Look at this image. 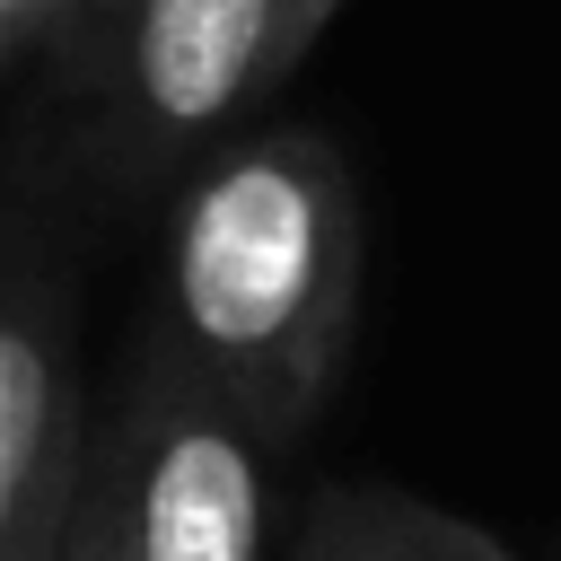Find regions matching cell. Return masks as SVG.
I'll return each instance as SVG.
<instances>
[{"label":"cell","instance_id":"5b68a950","mask_svg":"<svg viewBox=\"0 0 561 561\" xmlns=\"http://www.w3.org/2000/svg\"><path fill=\"white\" fill-rule=\"evenodd\" d=\"M272 561H517V552L465 508H438L403 482L333 473L272 526Z\"/></svg>","mask_w":561,"mask_h":561},{"label":"cell","instance_id":"8992f818","mask_svg":"<svg viewBox=\"0 0 561 561\" xmlns=\"http://www.w3.org/2000/svg\"><path fill=\"white\" fill-rule=\"evenodd\" d=\"M96 18H105V0H0V79L9 70H61V79H79Z\"/></svg>","mask_w":561,"mask_h":561},{"label":"cell","instance_id":"ba28073f","mask_svg":"<svg viewBox=\"0 0 561 561\" xmlns=\"http://www.w3.org/2000/svg\"><path fill=\"white\" fill-rule=\"evenodd\" d=\"M88 447V438H79ZM70 482H79V456H70V473H53L44 482V500L18 517V535L0 543V561H61V517H70Z\"/></svg>","mask_w":561,"mask_h":561},{"label":"cell","instance_id":"52a82bcc","mask_svg":"<svg viewBox=\"0 0 561 561\" xmlns=\"http://www.w3.org/2000/svg\"><path fill=\"white\" fill-rule=\"evenodd\" d=\"M96 403V394H88ZM61 561H123L114 552V508H105V473H96V430L79 447V482H70V517H61Z\"/></svg>","mask_w":561,"mask_h":561},{"label":"cell","instance_id":"277c9868","mask_svg":"<svg viewBox=\"0 0 561 561\" xmlns=\"http://www.w3.org/2000/svg\"><path fill=\"white\" fill-rule=\"evenodd\" d=\"M88 438V386H79V280L70 237L44 202L0 210V543L44 500L53 473H70Z\"/></svg>","mask_w":561,"mask_h":561},{"label":"cell","instance_id":"30bf717a","mask_svg":"<svg viewBox=\"0 0 561 561\" xmlns=\"http://www.w3.org/2000/svg\"><path fill=\"white\" fill-rule=\"evenodd\" d=\"M552 561H561V543H552Z\"/></svg>","mask_w":561,"mask_h":561},{"label":"cell","instance_id":"3957f363","mask_svg":"<svg viewBox=\"0 0 561 561\" xmlns=\"http://www.w3.org/2000/svg\"><path fill=\"white\" fill-rule=\"evenodd\" d=\"M70 88L88 96V175L114 202H167L210 140L280 96L272 0H105Z\"/></svg>","mask_w":561,"mask_h":561},{"label":"cell","instance_id":"6da1fadb","mask_svg":"<svg viewBox=\"0 0 561 561\" xmlns=\"http://www.w3.org/2000/svg\"><path fill=\"white\" fill-rule=\"evenodd\" d=\"M158 210V307L140 333L272 447H298L359 342L368 219L342 140L316 123H237Z\"/></svg>","mask_w":561,"mask_h":561},{"label":"cell","instance_id":"9c48e42d","mask_svg":"<svg viewBox=\"0 0 561 561\" xmlns=\"http://www.w3.org/2000/svg\"><path fill=\"white\" fill-rule=\"evenodd\" d=\"M333 18H342V0H272V79H289Z\"/></svg>","mask_w":561,"mask_h":561},{"label":"cell","instance_id":"7a4b0ae2","mask_svg":"<svg viewBox=\"0 0 561 561\" xmlns=\"http://www.w3.org/2000/svg\"><path fill=\"white\" fill-rule=\"evenodd\" d=\"M96 473L123 561H272V447L219 386H202L167 342H131L114 403H88Z\"/></svg>","mask_w":561,"mask_h":561}]
</instances>
